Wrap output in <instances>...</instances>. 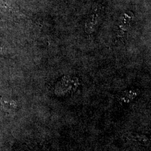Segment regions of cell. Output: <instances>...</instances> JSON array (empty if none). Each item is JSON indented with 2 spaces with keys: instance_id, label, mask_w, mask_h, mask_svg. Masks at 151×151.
Wrapping results in <instances>:
<instances>
[{
  "instance_id": "1",
  "label": "cell",
  "mask_w": 151,
  "mask_h": 151,
  "mask_svg": "<svg viewBox=\"0 0 151 151\" xmlns=\"http://www.w3.org/2000/svg\"><path fill=\"white\" fill-rule=\"evenodd\" d=\"M17 108L16 104L14 101L11 100L7 101L2 98L0 99V110L7 113H10L13 112Z\"/></svg>"
},
{
  "instance_id": "2",
  "label": "cell",
  "mask_w": 151,
  "mask_h": 151,
  "mask_svg": "<svg viewBox=\"0 0 151 151\" xmlns=\"http://www.w3.org/2000/svg\"><path fill=\"white\" fill-rule=\"evenodd\" d=\"M133 139L136 142H139L144 145H148L150 143V139L146 135L137 134L133 137Z\"/></svg>"
}]
</instances>
